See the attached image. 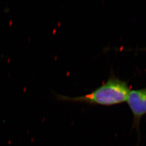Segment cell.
<instances>
[{
	"mask_svg": "<svg viewBox=\"0 0 146 146\" xmlns=\"http://www.w3.org/2000/svg\"><path fill=\"white\" fill-rule=\"evenodd\" d=\"M131 91L128 82L111 73L107 80L90 93L77 97L56 95L58 100L110 106L127 101Z\"/></svg>",
	"mask_w": 146,
	"mask_h": 146,
	"instance_id": "cell-1",
	"label": "cell"
},
{
	"mask_svg": "<svg viewBox=\"0 0 146 146\" xmlns=\"http://www.w3.org/2000/svg\"><path fill=\"white\" fill-rule=\"evenodd\" d=\"M126 102L133 116L132 128L139 134L141 119L146 114V87L131 90Z\"/></svg>",
	"mask_w": 146,
	"mask_h": 146,
	"instance_id": "cell-2",
	"label": "cell"
},
{
	"mask_svg": "<svg viewBox=\"0 0 146 146\" xmlns=\"http://www.w3.org/2000/svg\"><path fill=\"white\" fill-rule=\"evenodd\" d=\"M131 50H139V51H146V47L144 48H139L137 49H131Z\"/></svg>",
	"mask_w": 146,
	"mask_h": 146,
	"instance_id": "cell-3",
	"label": "cell"
}]
</instances>
